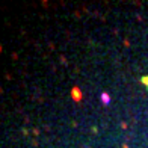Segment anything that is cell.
I'll use <instances>...</instances> for the list:
<instances>
[{"mask_svg":"<svg viewBox=\"0 0 148 148\" xmlns=\"http://www.w3.org/2000/svg\"><path fill=\"white\" fill-rule=\"evenodd\" d=\"M101 101H104V104H109L110 103V98H109V95H107L106 92L101 94Z\"/></svg>","mask_w":148,"mask_h":148,"instance_id":"obj_1","label":"cell"},{"mask_svg":"<svg viewBox=\"0 0 148 148\" xmlns=\"http://www.w3.org/2000/svg\"><path fill=\"white\" fill-rule=\"evenodd\" d=\"M140 82H142L145 86H147V89H148V76H145V77H142L140 79Z\"/></svg>","mask_w":148,"mask_h":148,"instance_id":"obj_2","label":"cell"},{"mask_svg":"<svg viewBox=\"0 0 148 148\" xmlns=\"http://www.w3.org/2000/svg\"><path fill=\"white\" fill-rule=\"evenodd\" d=\"M74 98H76V100H80V92H79V89H74Z\"/></svg>","mask_w":148,"mask_h":148,"instance_id":"obj_3","label":"cell"}]
</instances>
